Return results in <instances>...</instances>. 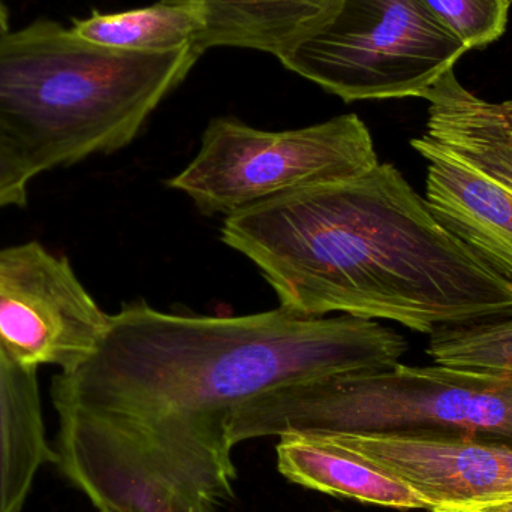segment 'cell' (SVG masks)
<instances>
[{"mask_svg":"<svg viewBox=\"0 0 512 512\" xmlns=\"http://www.w3.org/2000/svg\"><path fill=\"white\" fill-rule=\"evenodd\" d=\"M403 336L369 319L289 310L110 315L95 351L54 378L56 463L105 512H218L233 501L234 412L274 388L400 363Z\"/></svg>","mask_w":512,"mask_h":512,"instance_id":"obj_1","label":"cell"},{"mask_svg":"<svg viewBox=\"0 0 512 512\" xmlns=\"http://www.w3.org/2000/svg\"><path fill=\"white\" fill-rule=\"evenodd\" d=\"M222 242L298 315L387 319L429 336L512 315V280L453 236L391 164L227 216Z\"/></svg>","mask_w":512,"mask_h":512,"instance_id":"obj_2","label":"cell"},{"mask_svg":"<svg viewBox=\"0 0 512 512\" xmlns=\"http://www.w3.org/2000/svg\"><path fill=\"white\" fill-rule=\"evenodd\" d=\"M203 54L114 50L59 21L0 35V128L39 173L128 146Z\"/></svg>","mask_w":512,"mask_h":512,"instance_id":"obj_3","label":"cell"},{"mask_svg":"<svg viewBox=\"0 0 512 512\" xmlns=\"http://www.w3.org/2000/svg\"><path fill=\"white\" fill-rule=\"evenodd\" d=\"M306 433H433L512 448V373L436 363L339 373L259 394L231 423L234 444Z\"/></svg>","mask_w":512,"mask_h":512,"instance_id":"obj_4","label":"cell"},{"mask_svg":"<svg viewBox=\"0 0 512 512\" xmlns=\"http://www.w3.org/2000/svg\"><path fill=\"white\" fill-rule=\"evenodd\" d=\"M468 50L424 0H339L277 59L355 102L423 98Z\"/></svg>","mask_w":512,"mask_h":512,"instance_id":"obj_5","label":"cell"},{"mask_svg":"<svg viewBox=\"0 0 512 512\" xmlns=\"http://www.w3.org/2000/svg\"><path fill=\"white\" fill-rule=\"evenodd\" d=\"M426 132L411 146L429 162L435 218L496 273L512 280V119L466 90L453 71L433 84Z\"/></svg>","mask_w":512,"mask_h":512,"instance_id":"obj_6","label":"cell"},{"mask_svg":"<svg viewBox=\"0 0 512 512\" xmlns=\"http://www.w3.org/2000/svg\"><path fill=\"white\" fill-rule=\"evenodd\" d=\"M379 164L366 123L337 116L291 131H261L234 117L207 126L194 161L168 182L203 215H227L271 198L360 176Z\"/></svg>","mask_w":512,"mask_h":512,"instance_id":"obj_7","label":"cell"},{"mask_svg":"<svg viewBox=\"0 0 512 512\" xmlns=\"http://www.w3.org/2000/svg\"><path fill=\"white\" fill-rule=\"evenodd\" d=\"M108 319L65 256L35 240L0 249V345L21 366L75 369Z\"/></svg>","mask_w":512,"mask_h":512,"instance_id":"obj_8","label":"cell"},{"mask_svg":"<svg viewBox=\"0 0 512 512\" xmlns=\"http://www.w3.org/2000/svg\"><path fill=\"white\" fill-rule=\"evenodd\" d=\"M381 466L426 504L472 507L512 501V448L433 433H306Z\"/></svg>","mask_w":512,"mask_h":512,"instance_id":"obj_9","label":"cell"},{"mask_svg":"<svg viewBox=\"0 0 512 512\" xmlns=\"http://www.w3.org/2000/svg\"><path fill=\"white\" fill-rule=\"evenodd\" d=\"M56 463L42 415L38 370L0 345V512H21L45 465Z\"/></svg>","mask_w":512,"mask_h":512,"instance_id":"obj_10","label":"cell"},{"mask_svg":"<svg viewBox=\"0 0 512 512\" xmlns=\"http://www.w3.org/2000/svg\"><path fill=\"white\" fill-rule=\"evenodd\" d=\"M277 469L292 483L361 504L427 510L423 499L376 463L310 435L280 436Z\"/></svg>","mask_w":512,"mask_h":512,"instance_id":"obj_11","label":"cell"},{"mask_svg":"<svg viewBox=\"0 0 512 512\" xmlns=\"http://www.w3.org/2000/svg\"><path fill=\"white\" fill-rule=\"evenodd\" d=\"M200 3L204 30L195 41L201 54L209 48L234 47L279 56L318 26L339 0H180Z\"/></svg>","mask_w":512,"mask_h":512,"instance_id":"obj_12","label":"cell"},{"mask_svg":"<svg viewBox=\"0 0 512 512\" xmlns=\"http://www.w3.org/2000/svg\"><path fill=\"white\" fill-rule=\"evenodd\" d=\"M204 24L206 18L200 3L159 0L129 11H93L89 17L74 20L71 29L80 38L102 47L165 53L194 45Z\"/></svg>","mask_w":512,"mask_h":512,"instance_id":"obj_13","label":"cell"},{"mask_svg":"<svg viewBox=\"0 0 512 512\" xmlns=\"http://www.w3.org/2000/svg\"><path fill=\"white\" fill-rule=\"evenodd\" d=\"M427 354L436 364L512 373V315L438 331Z\"/></svg>","mask_w":512,"mask_h":512,"instance_id":"obj_14","label":"cell"},{"mask_svg":"<svg viewBox=\"0 0 512 512\" xmlns=\"http://www.w3.org/2000/svg\"><path fill=\"white\" fill-rule=\"evenodd\" d=\"M469 50L484 48L507 29L510 0H424Z\"/></svg>","mask_w":512,"mask_h":512,"instance_id":"obj_15","label":"cell"},{"mask_svg":"<svg viewBox=\"0 0 512 512\" xmlns=\"http://www.w3.org/2000/svg\"><path fill=\"white\" fill-rule=\"evenodd\" d=\"M39 174L20 144L0 128V210L26 206L30 183Z\"/></svg>","mask_w":512,"mask_h":512,"instance_id":"obj_16","label":"cell"},{"mask_svg":"<svg viewBox=\"0 0 512 512\" xmlns=\"http://www.w3.org/2000/svg\"><path fill=\"white\" fill-rule=\"evenodd\" d=\"M432 512H512V501L498 502V504L472 505V507L438 508Z\"/></svg>","mask_w":512,"mask_h":512,"instance_id":"obj_17","label":"cell"},{"mask_svg":"<svg viewBox=\"0 0 512 512\" xmlns=\"http://www.w3.org/2000/svg\"><path fill=\"white\" fill-rule=\"evenodd\" d=\"M9 30H11V23H9L8 8H6L2 0H0V35L9 32Z\"/></svg>","mask_w":512,"mask_h":512,"instance_id":"obj_18","label":"cell"},{"mask_svg":"<svg viewBox=\"0 0 512 512\" xmlns=\"http://www.w3.org/2000/svg\"><path fill=\"white\" fill-rule=\"evenodd\" d=\"M505 108H507L508 114H510V117L512 119V99L510 101H505Z\"/></svg>","mask_w":512,"mask_h":512,"instance_id":"obj_19","label":"cell"},{"mask_svg":"<svg viewBox=\"0 0 512 512\" xmlns=\"http://www.w3.org/2000/svg\"><path fill=\"white\" fill-rule=\"evenodd\" d=\"M99 512H105V511H99Z\"/></svg>","mask_w":512,"mask_h":512,"instance_id":"obj_20","label":"cell"},{"mask_svg":"<svg viewBox=\"0 0 512 512\" xmlns=\"http://www.w3.org/2000/svg\"><path fill=\"white\" fill-rule=\"evenodd\" d=\"M510 3H512V0H510Z\"/></svg>","mask_w":512,"mask_h":512,"instance_id":"obj_21","label":"cell"}]
</instances>
